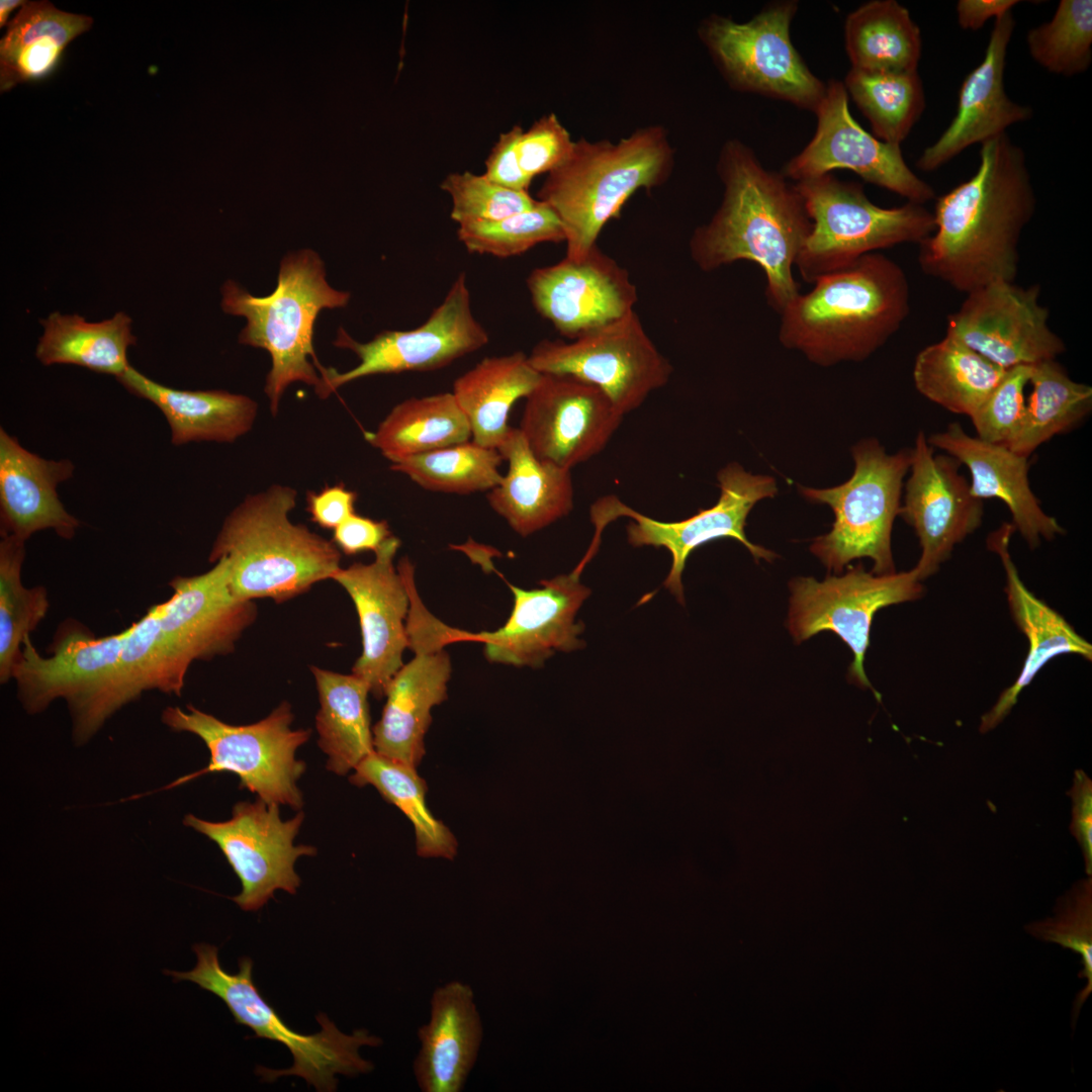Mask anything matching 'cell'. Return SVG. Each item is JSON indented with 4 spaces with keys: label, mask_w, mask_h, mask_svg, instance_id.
I'll return each instance as SVG.
<instances>
[{
    "label": "cell",
    "mask_w": 1092,
    "mask_h": 1092,
    "mask_svg": "<svg viewBox=\"0 0 1092 1092\" xmlns=\"http://www.w3.org/2000/svg\"><path fill=\"white\" fill-rule=\"evenodd\" d=\"M497 450L509 467L486 497L516 533L527 537L571 512L570 470L535 456L519 428L512 427Z\"/></svg>",
    "instance_id": "4dcf8cb0"
},
{
    "label": "cell",
    "mask_w": 1092,
    "mask_h": 1092,
    "mask_svg": "<svg viewBox=\"0 0 1092 1092\" xmlns=\"http://www.w3.org/2000/svg\"><path fill=\"white\" fill-rule=\"evenodd\" d=\"M526 284L537 312L571 340L625 316L638 299L628 271L598 246L532 270Z\"/></svg>",
    "instance_id": "d4e9b609"
},
{
    "label": "cell",
    "mask_w": 1092,
    "mask_h": 1092,
    "mask_svg": "<svg viewBox=\"0 0 1092 1092\" xmlns=\"http://www.w3.org/2000/svg\"><path fill=\"white\" fill-rule=\"evenodd\" d=\"M528 359L541 374L568 375L598 387L623 416L672 373L634 310L572 342L542 340Z\"/></svg>",
    "instance_id": "9a60e30c"
},
{
    "label": "cell",
    "mask_w": 1092,
    "mask_h": 1092,
    "mask_svg": "<svg viewBox=\"0 0 1092 1092\" xmlns=\"http://www.w3.org/2000/svg\"><path fill=\"white\" fill-rule=\"evenodd\" d=\"M25 542L14 536L0 541V681L12 678L23 640L46 617L50 603L44 586L25 587L21 569Z\"/></svg>",
    "instance_id": "7bdbcfd3"
},
{
    "label": "cell",
    "mask_w": 1092,
    "mask_h": 1092,
    "mask_svg": "<svg viewBox=\"0 0 1092 1092\" xmlns=\"http://www.w3.org/2000/svg\"><path fill=\"white\" fill-rule=\"evenodd\" d=\"M574 141L555 113L536 119L523 130L519 142V163L526 178L532 180L560 166L571 154Z\"/></svg>",
    "instance_id": "f907efd6"
},
{
    "label": "cell",
    "mask_w": 1092,
    "mask_h": 1092,
    "mask_svg": "<svg viewBox=\"0 0 1092 1092\" xmlns=\"http://www.w3.org/2000/svg\"><path fill=\"white\" fill-rule=\"evenodd\" d=\"M1032 365L1007 369L979 410L970 418L977 437L994 444L1007 445L1017 433L1025 411L1024 389Z\"/></svg>",
    "instance_id": "681fc988"
},
{
    "label": "cell",
    "mask_w": 1092,
    "mask_h": 1092,
    "mask_svg": "<svg viewBox=\"0 0 1092 1092\" xmlns=\"http://www.w3.org/2000/svg\"><path fill=\"white\" fill-rule=\"evenodd\" d=\"M1030 57L1048 72L1073 77L1092 63V1L1061 0L1053 17L1026 34Z\"/></svg>",
    "instance_id": "f6af8a7d"
},
{
    "label": "cell",
    "mask_w": 1092,
    "mask_h": 1092,
    "mask_svg": "<svg viewBox=\"0 0 1092 1092\" xmlns=\"http://www.w3.org/2000/svg\"><path fill=\"white\" fill-rule=\"evenodd\" d=\"M350 781L357 787L371 785L413 823L417 852L422 857L453 859L458 843L449 828L436 819L425 801L427 785L416 767L372 752L354 769Z\"/></svg>",
    "instance_id": "60d3db41"
},
{
    "label": "cell",
    "mask_w": 1092,
    "mask_h": 1092,
    "mask_svg": "<svg viewBox=\"0 0 1092 1092\" xmlns=\"http://www.w3.org/2000/svg\"><path fill=\"white\" fill-rule=\"evenodd\" d=\"M1038 284L996 281L967 293L947 316L946 334L1007 370L1056 359L1064 341L1049 325Z\"/></svg>",
    "instance_id": "44dd1931"
},
{
    "label": "cell",
    "mask_w": 1092,
    "mask_h": 1092,
    "mask_svg": "<svg viewBox=\"0 0 1092 1092\" xmlns=\"http://www.w3.org/2000/svg\"><path fill=\"white\" fill-rule=\"evenodd\" d=\"M68 459L50 460L26 450L0 429V532L26 541L41 530L72 539L80 522L59 498L57 487L71 478Z\"/></svg>",
    "instance_id": "f1b7e54d"
},
{
    "label": "cell",
    "mask_w": 1092,
    "mask_h": 1092,
    "mask_svg": "<svg viewBox=\"0 0 1092 1092\" xmlns=\"http://www.w3.org/2000/svg\"><path fill=\"white\" fill-rule=\"evenodd\" d=\"M297 491L272 484L249 494L224 519L209 562L229 560V588L239 601L268 598L277 603L309 589L341 568L333 541L289 519Z\"/></svg>",
    "instance_id": "5b68a950"
},
{
    "label": "cell",
    "mask_w": 1092,
    "mask_h": 1092,
    "mask_svg": "<svg viewBox=\"0 0 1092 1092\" xmlns=\"http://www.w3.org/2000/svg\"><path fill=\"white\" fill-rule=\"evenodd\" d=\"M596 553L589 548L570 573L542 580L540 588L523 589L508 583L514 606L507 622L497 630L479 633L449 626V643L480 642L488 661L531 667H541L556 651L583 648L579 635L584 625L576 622L575 616L592 592L580 582V574Z\"/></svg>",
    "instance_id": "ffe728a7"
},
{
    "label": "cell",
    "mask_w": 1092,
    "mask_h": 1092,
    "mask_svg": "<svg viewBox=\"0 0 1092 1092\" xmlns=\"http://www.w3.org/2000/svg\"><path fill=\"white\" fill-rule=\"evenodd\" d=\"M26 1L23 0H1L0 1V27L7 26L9 23V17L11 13L18 7H22Z\"/></svg>",
    "instance_id": "6f0895ef"
},
{
    "label": "cell",
    "mask_w": 1092,
    "mask_h": 1092,
    "mask_svg": "<svg viewBox=\"0 0 1092 1092\" xmlns=\"http://www.w3.org/2000/svg\"><path fill=\"white\" fill-rule=\"evenodd\" d=\"M40 323L43 334L35 356L43 365L73 364L116 378L130 366L127 349L136 338L131 333V320L124 312L99 323H89L78 314L53 312Z\"/></svg>",
    "instance_id": "f35d334b"
},
{
    "label": "cell",
    "mask_w": 1092,
    "mask_h": 1092,
    "mask_svg": "<svg viewBox=\"0 0 1092 1092\" xmlns=\"http://www.w3.org/2000/svg\"><path fill=\"white\" fill-rule=\"evenodd\" d=\"M540 378L523 352L486 357L459 376L452 394L467 418L472 442L497 449L512 429L508 421L513 405L526 398Z\"/></svg>",
    "instance_id": "836d02e7"
},
{
    "label": "cell",
    "mask_w": 1092,
    "mask_h": 1092,
    "mask_svg": "<svg viewBox=\"0 0 1092 1092\" xmlns=\"http://www.w3.org/2000/svg\"><path fill=\"white\" fill-rule=\"evenodd\" d=\"M410 594L405 628L414 658L391 678L380 720L374 725V751L417 767L425 755L431 710L447 698L451 661L447 625L432 615L417 592L414 572L404 573Z\"/></svg>",
    "instance_id": "e0dca14e"
},
{
    "label": "cell",
    "mask_w": 1092,
    "mask_h": 1092,
    "mask_svg": "<svg viewBox=\"0 0 1092 1092\" xmlns=\"http://www.w3.org/2000/svg\"><path fill=\"white\" fill-rule=\"evenodd\" d=\"M471 304L466 274L462 272L418 328L382 331L366 343L354 340L340 328L334 345L354 352L359 364L343 373L317 364L321 384L315 393L326 398L342 385L370 375L437 370L481 349L489 336L475 318Z\"/></svg>",
    "instance_id": "2e32d148"
},
{
    "label": "cell",
    "mask_w": 1092,
    "mask_h": 1092,
    "mask_svg": "<svg viewBox=\"0 0 1092 1092\" xmlns=\"http://www.w3.org/2000/svg\"><path fill=\"white\" fill-rule=\"evenodd\" d=\"M841 81L831 79L814 112L816 130L808 145L784 166L783 175L796 182L845 169L866 182L885 188L910 202L925 204L934 189L906 164L901 147L877 139L852 117Z\"/></svg>",
    "instance_id": "d6986e66"
},
{
    "label": "cell",
    "mask_w": 1092,
    "mask_h": 1092,
    "mask_svg": "<svg viewBox=\"0 0 1092 1092\" xmlns=\"http://www.w3.org/2000/svg\"><path fill=\"white\" fill-rule=\"evenodd\" d=\"M1006 370L945 334L916 356V389L944 410L971 418L1000 382Z\"/></svg>",
    "instance_id": "d590c367"
},
{
    "label": "cell",
    "mask_w": 1092,
    "mask_h": 1092,
    "mask_svg": "<svg viewBox=\"0 0 1092 1092\" xmlns=\"http://www.w3.org/2000/svg\"><path fill=\"white\" fill-rule=\"evenodd\" d=\"M288 703L280 704L266 718L249 725H231L192 705L186 711L167 707L162 721L170 729L198 736L209 750L206 767L182 777L164 789L178 787L211 772H233L246 788L270 804L300 809L302 794L297 782L305 763L297 749L309 736L308 729H292Z\"/></svg>",
    "instance_id": "8fae6325"
},
{
    "label": "cell",
    "mask_w": 1092,
    "mask_h": 1092,
    "mask_svg": "<svg viewBox=\"0 0 1092 1092\" xmlns=\"http://www.w3.org/2000/svg\"><path fill=\"white\" fill-rule=\"evenodd\" d=\"M193 950L197 958L195 967L188 972L165 970L174 982L189 981L219 999L229 1008L236 1023L245 1025L258 1038L277 1041L289 1050L293 1065L285 1070H270L261 1066L256 1073L264 1081H275L281 1076H298L316 1091H336V1075L355 1077L370 1073L373 1064L363 1059L359 1050L378 1046L382 1040L365 1029L346 1034L338 1029L325 1014L316 1020L321 1030L304 1034L291 1029L281 1016L260 994L253 981V961L244 957L239 960V970L226 972L218 960V949L208 943H196Z\"/></svg>",
    "instance_id": "ba28073f"
},
{
    "label": "cell",
    "mask_w": 1092,
    "mask_h": 1092,
    "mask_svg": "<svg viewBox=\"0 0 1092 1092\" xmlns=\"http://www.w3.org/2000/svg\"><path fill=\"white\" fill-rule=\"evenodd\" d=\"M523 128L519 124L500 132L484 162L489 180L505 187L528 191L531 182L526 178L519 163V142Z\"/></svg>",
    "instance_id": "816d5d0a"
},
{
    "label": "cell",
    "mask_w": 1092,
    "mask_h": 1092,
    "mask_svg": "<svg viewBox=\"0 0 1092 1092\" xmlns=\"http://www.w3.org/2000/svg\"><path fill=\"white\" fill-rule=\"evenodd\" d=\"M623 417L598 387L541 374L526 397L519 430L535 456L570 470L607 446Z\"/></svg>",
    "instance_id": "7402d4cb"
},
{
    "label": "cell",
    "mask_w": 1092,
    "mask_h": 1092,
    "mask_svg": "<svg viewBox=\"0 0 1092 1092\" xmlns=\"http://www.w3.org/2000/svg\"><path fill=\"white\" fill-rule=\"evenodd\" d=\"M1015 29L1012 12L995 19L985 56L964 79L952 120L917 160L926 172L937 170L967 148L1006 133L1032 118V108L1011 100L1004 86L1007 50Z\"/></svg>",
    "instance_id": "484cf974"
},
{
    "label": "cell",
    "mask_w": 1092,
    "mask_h": 1092,
    "mask_svg": "<svg viewBox=\"0 0 1092 1092\" xmlns=\"http://www.w3.org/2000/svg\"><path fill=\"white\" fill-rule=\"evenodd\" d=\"M221 295L223 311L247 321L239 343L265 349L271 357L264 391L273 416L291 383L303 382L314 390L320 386L313 349L316 316L324 308L346 306L351 295L329 285L324 262L314 251L285 256L276 288L267 296H254L233 280L223 284Z\"/></svg>",
    "instance_id": "52a82bcc"
},
{
    "label": "cell",
    "mask_w": 1092,
    "mask_h": 1092,
    "mask_svg": "<svg viewBox=\"0 0 1092 1092\" xmlns=\"http://www.w3.org/2000/svg\"><path fill=\"white\" fill-rule=\"evenodd\" d=\"M230 564L224 557L208 571L176 576L173 595L152 606L125 636L115 667L93 708L91 738L124 705L148 691L180 696L195 660L231 653L243 631L255 620L253 601H239L229 588Z\"/></svg>",
    "instance_id": "6da1fadb"
},
{
    "label": "cell",
    "mask_w": 1092,
    "mask_h": 1092,
    "mask_svg": "<svg viewBox=\"0 0 1092 1092\" xmlns=\"http://www.w3.org/2000/svg\"><path fill=\"white\" fill-rule=\"evenodd\" d=\"M1017 0H960L956 5L958 23L966 30H978L991 18L1010 12Z\"/></svg>",
    "instance_id": "9f6ffc18"
},
{
    "label": "cell",
    "mask_w": 1092,
    "mask_h": 1092,
    "mask_svg": "<svg viewBox=\"0 0 1092 1092\" xmlns=\"http://www.w3.org/2000/svg\"><path fill=\"white\" fill-rule=\"evenodd\" d=\"M399 546L400 540L392 535L375 552L373 562L341 567L332 576L349 594L359 617L363 648L352 673L378 699L385 696L391 678L403 665L402 654L408 647L405 622L410 594L402 573L393 564Z\"/></svg>",
    "instance_id": "cb8c5ba5"
},
{
    "label": "cell",
    "mask_w": 1092,
    "mask_h": 1092,
    "mask_svg": "<svg viewBox=\"0 0 1092 1092\" xmlns=\"http://www.w3.org/2000/svg\"><path fill=\"white\" fill-rule=\"evenodd\" d=\"M131 394L154 403L171 430V442L232 443L248 433L258 404L244 394L224 390H180L158 383L133 367L117 377Z\"/></svg>",
    "instance_id": "1f68e13d"
},
{
    "label": "cell",
    "mask_w": 1092,
    "mask_h": 1092,
    "mask_svg": "<svg viewBox=\"0 0 1092 1092\" xmlns=\"http://www.w3.org/2000/svg\"><path fill=\"white\" fill-rule=\"evenodd\" d=\"M1072 800L1070 830L1077 839L1084 856L1087 875L1092 874V781L1082 769L1074 772L1073 784L1068 791Z\"/></svg>",
    "instance_id": "db71d44e"
},
{
    "label": "cell",
    "mask_w": 1092,
    "mask_h": 1092,
    "mask_svg": "<svg viewBox=\"0 0 1092 1092\" xmlns=\"http://www.w3.org/2000/svg\"><path fill=\"white\" fill-rule=\"evenodd\" d=\"M1092 880H1083L1059 902L1054 918L1032 926L1033 932L1046 940L1060 943L1080 953L1084 970L1081 973L1088 981L1087 987L1077 998L1080 1008L1092 991Z\"/></svg>",
    "instance_id": "c3c4849f"
},
{
    "label": "cell",
    "mask_w": 1092,
    "mask_h": 1092,
    "mask_svg": "<svg viewBox=\"0 0 1092 1092\" xmlns=\"http://www.w3.org/2000/svg\"><path fill=\"white\" fill-rule=\"evenodd\" d=\"M92 24V17L62 11L49 1H26L0 40L1 93L51 77L69 44Z\"/></svg>",
    "instance_id": "d6a6232c"
},
{
    "label": "cell",
    "mask_w": 1092,
    "mask_h": 1092,
    "mask_svg": "<svg viewBox=\"0 0 1092 1092\" xmlns=\"http://www.w3.org/2000/svg\"><path fill=\"white\" fill-rule=\"evenodd\" d=\"M852 457L854 471L844 483L824 489L799 487L806 499L826 504L834 513L831 531L817 537L810 550L836 574L864 557L873 560V573L895 572L891 534L900 514L911 449L890 455L878 440L867 439L852 447Z\"/></svg>",
    "instance_id": "30bf717a"
},
{
    "label": "cell",
    "mask_w": 1092,
    "mask_h": 1092,
    "mask_svg": "<svg viewBox=\"0 0 1092 1092\" xmlns=\"http://www.w3.org/2000/svg\"><path fill=\"white\" fill-rule=\"evenodd\" d=\"M279 805L258 797L255 802H239L232 818L211 822L188 814L183 824L214 841L238 876L242 890L232 900L244 911H257L274 897L276 890L295 894L300 878L294 870L298 857L314 855L313 846L294 844L304 819L299 811L282 820Z\"/></svg>",
    "instance_id": "ac0fdd59"
},
{
    "label": "cell",
    "mask_w": 1092,
    "mask_h": 1092,
    "mask_svg": "<svg viewBox=\"0 0 1092 1092\" xmlns=\"http://www.w3.org/2000/svg\"><path fill=\"white\" fill-rule=\"evenodd\" d=\"M960 465L947 454H935L924 433H918L899 515L919 540L921 555L915 566L922 580L934 574L983 521V500L972 495Z\"/></svg>",
    "instance_id": "603a6c76"
},
{
    "label": "cell",
    "mask_w": 1092,
    "mask_h": 1092,
    "mask_svg": "<svg viewBox=\"0 0 1092 1092\" xmlns=\"http://www.w3.org/2000/svg\"><path fill=\"white\" fill-rule=\"evenodd\" d=\"M504 458L497 449L468 441L406 457L390 468L421 487L444 493L489 491L498 484Z\"/></svg>",
    "instance_id": "ee69618b"
},
{
    "label": "cell",
    "mask_w": 1092,
    "mask_h": 1092,
    "mask_svg": "<svg viewBox=\"0 0 1092 1092\" xmlns=\"http://www.w3.org/2000/svg\"><path fill=\"white\" fill-rule=\"evenodd\" d=\"M720 496L715 506L677 522H661L623 504L617 496L598 499L590 509V519L601 531L612 521L628 517V542L634 547L665 548L671 555L670 570L663 581L678 602L684 603L682 572L689 556L700 546L720 538H733L746 547L757 561H771L777 555L751 543L745 534L746 519L759 500L777 494L776 480L768 475H754L732 462L717 475Z\"/></svg>",
    "instance_id": "4fadbf2b"
},
{
    "label": "cell",
    "mask_w": 1092,
    "mask_h": 1092,
    "mask_svg": "<svg viewBox=\"0 0 1092 1092\" xmlns=\"http://www.w3.org/2000/svg\"><path fill=\"white\" fill-rule=\"evenodd\" d=\"M1014 531L1011 523L1003 524L989 535L987 545L1000 557L1005 572V593L1009 610L1029 645L1022 669L1014 684L1006 689L995 705L982 716L979 727L981 733L994 729L1007 717L1017 703L1019 694L1052 658L1069 653L1078 654L1087 660L1092 658V645L1022 582L1009 552Z\"/></svg>",
    "instance_id": "83f0119b"
},
{
    "label": "cell",
    "mask_w": 1092,
    "mask_h": 1092,
    "mask_svg": "<svg viewBox=\"0 0 1092 1092\" xmlns=\"http://www.w3.org/2000/svg\"><path fill=\"white\" fill-rule=\"evenodd\" d=\"M440 188L451 199L450 217L459 224L496 220L533 208L538 200L470 171L448 174Z\"/></svg>",
    "instance_id": "7dc6e473"
},
{
    "label": "cell",
    "mask_w": 1092,
    "mask_h": 1092,
    "mask_svg": "<svg viewBox=\"0 0 1092 1092\" xmlns=\"http://www.w3.org/2000/svg\"><path fill=\"white\" fill-rule=\"evenodd\" d=\"M310 668L320 700L315 717L317 743L328 756L327 768L344 776L374 752L368 705L370 690L353 673Z\"/></svg>",
    "instance_id": "e575fe53"
},
{
    "label": "cell",
    "mask_w": 1092,
    "mask_h": 1092,
    "mask_svg": "<svg viewBox=\"0 0 1092 1092\" xmlns=\"http://www.w3.org/2000/svg\"><path fill=\"white\" fill-rule=\"evenodd\" d=\"M391 536L386 521H375L355 513L334 529L333 542L347 555L364 551L375 553Z\"/></svg>",
    "instance_id": "f5cc1de1"
},
{
    "label": "cell",
    "mask_w": 1092,
    "mask_h": 1092,
    "mask_svg": "<svg viewBox=\"0 0 1092 1092\" xmlns=\"http://www.w3.org/2000/svg\"><path fill=\"white\" fill-rule=\"evenodd\" d=\"M813 284L782 311L779 340L820 366L867 359L910 312L906 274L881 253L863 255Z\"/></svg>",
    "instance_id": "277c9868"
},
{
    "label": "cell",
    "mask_w": 1092,
    "mask_h": 1092,
    "mask_svg": "<svg viewBox=\"0 0 1092 1092\" xmlns=\"http://www.w3.org/2000/svg\"><path fill=\"white\" fill-rule=\"evenodd\" d=\"M414 1074L423 1092H460L473 1069L483 1025L472 988L451 981L435 989L430 1019L418 1030Z\"/></svg>",
    "instance_id": "f546056e"
},
{
    "label": "cell",
    "mask_w": 1092,
    "mask_h": 1092,
    "mask_svg": "<svg viewBox=\"0 0 1092 1092\" xmlns=\"http://www.w3.org/2000/svg\"><path fill=\"white\" fill-rule=\"evenodd\" d=\"M365 439L391 463L470 441L467 418L452 392L397 403Z\"/></svg>",
    "instance_id": "74e56055"
},
{
    "label": "cell",
    "mask_w": 1092,
    "mask_h": 1092,
    "mask_svg": "<svg viewBox=\"0 0 1092 1092\" xmlns=\"http://www.w3.org/2000/svg\"><path fill=\"white\" fill-rule=\"evenodd\" d=\"M812 229L795 266L814 283L870 253L897 245L919 244L934 231L933 214L923 204L882 207L863 185L831 173L796 182Z\"/></svg>",
    "instance_id": "9c48e42d"
},
{
    "label": "cell",
    "mask_w": 1092,
    "mask_h": 1092,
    "mask_svg": "<svg viewBox=\"0 0 1092 1092\" xmlns=\"http://www.w3.org/2000/svg\"><path fill=\"white\" fill-rule=\"evenodd\" d=\"M673 164L668 133L658 124L639 127L615 143L574 141L570 156L547 174L537 193L561 222L565 258L585 257L626 201L639 189L662 185Z\"/></svg>",
    "instance_id": "8992f818"
},
{
    "label": "cell",
    "mask_w": 1092,
    "mask_h": 1092,
    "mask_svg": "<svg viewBox=\"0 0 1092 1092\" xmlns=\"http://www.w3.org/2000/svg\"><path fill=\"white\" fill-rule=\"evenodd\" d=\"M457 237L468 252L497 258L519 256L542 243L564 242L559 218L540 200L529 210L500 219L459 224Z\"/></svg>",
    "instance_id": "bcb514c9"
},
{
    "label": "cell",
    "mask_w": 1092,
    "mask_h": 1092,
    "mask_svg": "<svg viewBox=\"0 0 1092 1092\" xmlns=\"http://www.w3.org/2000/svg\"><path fill=\"white\" fill-rule=\"evenodd\" d=\"M921 581L916 566L905 572L876 574L860 564L849 567L844 575H828L821 581L797 577L789 584L788 629L797 643L823 631L836 634L853 654L849 680L870 689L880 702L881 696L863 668L874 616L888 606L919 599Z\"/></svg>",
    "instance_id": "5bb4252c"
},
{
    "label": "cell",
    "mask_w": 1092,
    "mask_h": 1092,
    "mask_svg": "<svg viewBox=\"0 0 1092 1092\" xmlns=\"http://www.w3.org/2000/svg\"><path fill=\"white\" fill-rule=\"evenodd\" d=\"M798 7L796 0L772 1L745 22L714 13L701 21L698 34L734 90L815 112L826 83L811 72L792 42Z\"/></svg>",
    "instance_id": "7c38bea8"
},
{
    "label": "cell",
    "mask_w": 1092,
    "mask_h": 1092,
    "mask_svg": "<svg viewBox=\"0 0 1092 1092\" xmlns=\"http://www.w3.org/2000/svg\"><path fill=\"white\" fill-rule=\"evenodd\" d=\"M1032 390L1017 433L1006 447L1029 457L1055 436L1077 427L1091 412L1092 387L1073 380L1056 359L1032 365Z\"/></svg>",
    "instance_id": "ab89813d"
},
{
    "label": "cell",
    "mask_w": 1092,
    "mask_h": 1092,
    "mask_svg": "<svg viewBox=\"0 0 1092 1092\" xmlns=\"http://www.w3.org/2000/svg\"><path fill=\"white\" fill-rule=\"evenodd\" d=\"M927 440L933 448L967 466L972 495L982 500L998 498L1006 505L1012 516L1011 524L1030 549L1036 548L1042 539L1053 540L1065 534L1059 522L1042 510L1030 487L1029 457L1005 445L973 437L959 423L948 425Z\"/></svg>",
    "instance_id": "4316f807"
},
{
    "label": "cell",
    "mask_w": 1092,
    "mask_h": 1092,
    "mask_svg": "<svg viewBox=\"0 0 1092 1092\" xmlns=\"http://www.w3.org/2000/svg\"><path fill=\"white\" fill-rule=\"evenodd\" d=\"M717 173L724 192L712 218L693 233L690 253L710 272L736 261L765 274L767 303L780 314L800 293L793 266L812 229L804 201L783 173L765 169L739 140L722 146Z\"/></svg>",
    "instance_id": "3957f363"
},
{
    "label": "cell",
    "mask_w": 1092,
    "mask_h": 1092,
    "mask_svg": "<svg viewBox=\"0 0 1092 1092\" xmlns=\"http://www.w3.org/2000/svg\"><path fill=\"white\" fill-rule=\"evenodd\" d=\"M357 493L343 483L325 486L322 490L306 493V511L310 520L324 529H336L355 514Z\"/></svg>",
    "instance_id": "11a10c76"
},
{
    "label": "cell",
    "mask_w": 1092,
    "mask_h": 1092,
    "mask_svg": "<svg viewBox=\"0 0 1092 1092\" xmlns=\"http://www.w3.org/2000/svg\"><path fill=\"white\" fill-rule=\"evenodd\" d=\"M979 154L976 172L936 198L934 231L918 244L923 273L966 294L1015 281L1020 238L1036 206L1025 153L1007 133Z\"/></svg>",
    "instance_id": "7a4b0ae2"
},
{
    "label": "cell",
    "mask_w": 1092,
    "mask_h": 1092,
    "mask_svg": "<svg viewBox=\"0 0 1092 1092\" xmlns=\"http://www.w3.org/2000/svg\"><path fill=\"white\" fill-rule=\"evenodd\" d=\"M874 135L901 145L925 109L918 71L867 72L850 68L842 82Z\"/></svg>",
    "instance_id": "b9f144b4"
},
{
    "label": "cell",
    "mask_w": 1092,
    "mask_h": 1092,
    "mask_svg": "<svg viewBox=\"0 0 1092 1092\" xmlns=\"http://www.w3.org/2000/svg\"><path fill=\"white\" fill-rule=\"evenodd\" d=\"M844 43L850 68L867 72L917 71L922 53L920 28L896 0H873L851 11Z\"/></svg>",
    "instance_id": "8d00e7d4"
}]
</instances>
